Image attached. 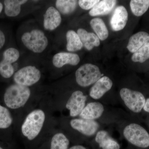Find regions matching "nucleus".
Listing matches in <instances>:
<instances>
[{
	"instance_id": "obj_1",
	"label": "nucleus",
	"mask_w": 149,
	"mask_h": 149,
	"mask_svg": "<svg viewBox=\"0 0 149 149\" xmlns=\"http://www.w3.org/2000/svg\"><path fill=\"white\" fill-rule=\"evenodd\" d=\"M121 130L123 138L130 144L142 148L149 147V133L142 125L126 123Z\"/></svg>"
},
{
	"instance_id": "obj_2",
	"label": "nucleus",
	"mask_w": 149,
	"mask_h": 149,
	"mask_svg": "<svg viewBox=\"0 0 149 149\" xmlns=\"http://www.w3.org/2000/svg\"><path fill=\"white\" fill-rule=\"evenodd\" d=\"M31 91L29 87L18 84L10 85L6 90L4 100L6 105L11 109H17L24 106L30 97Z\"/></svg>"
},
{
	"instance_id": "obj_3",
	"label": "nucleus",
	"mask_w": 149,
	"mask_h": 149,
	"mask_svg": "<svg viewBox=\"0 0 149 149\" xmlns=\"http://www.w3.org/2000/svg\"><path fill=\"white\" fill-rule=\"evenodd\" d=\"M45 118V114L42 110L35 109L31 111L22 125L23 136L30 141L35 139L41 132Z\"/></svg>"
},
{
	"instance_id": "obj_4",
	"label": "nucleus",
	"mask_w": 149,
	"mask_h": 149,
	"mask_svg": "<svg viewBox=\"0 0 149 149\" xmlns=\"http://www.w3.org/2000/svg\"><path fill=\"white\" fill-rule=\"evenodd\" d=\"M119 96L123 104L131 112L138 113L143 110L146 99L141 92L123 88L119 91Z\"/></svg>"
},
{
	"instance_id": "obj_5",
	"label": "nucleus",
	"mask_w": 149,
	"mask_h": 149,
	"mask_svg": "<svg viewBox=\"0 0 149 149\" xmlns=\"http://www.w3.org/2000/svg\"><path fill=\"white\" fill-rule=\"evenodd\" d=\"M75 76L76 83L83 88L94 85L103 77L98 67L91 63L81 65L75 72Z\"/></svg>"
},
{
	"instance_id": "obj_6",
	"label": "nucleus",
	"mask_w": 149,
	"mask_h": 149,
	"mask_svg": "<svg viewBox=\"0 0 149 149\" xmlns=\"http://www.w3.org/2000/svg\"><path fill=\"white\" fill-rule=\"evenodd\" d=\"M22 41L24 46L35 53H40L45 50L48 45L47 38L40 29H35L24 33Z\"/></svg>"
},
{
	"instance_id": "obj_7",
	"label": "nucleus",
	"mask_w": 149,
	"mask_h": 149,
	"mask_svg": "<svg viewBox=\"0 0 149 149\" xmlns=\"http://www.w3.org/2000/svg\"><path fill=\"white\" fill-rule=\"evenodd\" d=\"M41 77V72L36 67L28 65L18 70L14 75L16 84L29 87L37 83Z\"/></svg>"
},
{
	"instance_id": "obj_8",
	"label": "nucleus",
	"mask_w": 149,
	"mask_h": 149,
	"mask_svg": "<svg viewBox=\"0 0 149 149\" xmlns=\"http://www.w3.org/2000/svg\"><path fill=\"white\" fill-rule=\"evenodd\" d=\"M70 125L73 130L88 138L95 137L97 132L102 129L101 123L80 118H72L70 121Z\"/></svg>"
},
{
	"instance_id": "obj_9",
	"label": "nucleus",
	"mask_w": 149,
	"mask_h": 149,
	"mask_svg": "<svg viewBox=\"0 0 149 149\" xmlns=\"http://www.w3.org/2000/svg\"><path fill=\"white\" fill-rule=\"evenodd\" d=\"M107 110L105 105L102 102L97 101L89 102L86 104L79 117L83 119L101 123L104 115L106 113Z\"/></svg>"
},
{
	"instance_id": "obj_10",
	"label": "nucleus",
	"mask_w": 149,
	"mask_h": 149,
	"mask_svg": "<svg viewBox=\"0 0 149 149\" xmlns=\"http://www.w3.org/2000/svg\"><path fill=\"white\" fill-rule=\"evenodd\" d=\"M88 96L82 91H74L66 102L65 107L69 111L70 117L79 116L87 104Z\"/></svg>"
},
{
	"instance_id": "obj_11",
	"label": "nucleus",
	"mask_w": 149,
	"mask_h": 149,
	"mask_svg": "<svg viewBox=\"0 0 149 149\" xmlns=\"http://www.w3.org/2000/svg\"><path fill=\"white\" fill-rule=\"evenodd\" d=\"M113 85L111 79L108 76H103L93 85L89 91V96L94 100H98L111 90Z\"/></svg>"
},
{
	"instance_id": "obj_12",
	"label": "nucleus",
	"mask_w": 149,
	"mask_h": 149,
	"mask_svg": "<svg viewBox=\"0 0 149 149\" xmlns=\"http://www.w3.org/2000/svg\"><path fill=\"white\" fill-rule=\"evenodd\" d=\"M128 17V11L123 6L117 7L111 19L110 25L112 29L117 32L123 29L127 24Z\"/></svg>"
},
{
	"instance_id": "obj_13",
	"label": "nucleus",
	"mask_w": 149,
	"mask_h": 149,
	"mask_svg": "<svg viewBox=\"0 0 149 149\" xmlns=\"http://www.w3.org/2000/svg\"><path fill=\"white\" fill-rule=\"evenodd\" d=\"M94 138L95 142L102 149H120V144L106 130H99Z\"/></svg>"
},
{
	"instance_id": "obj_14",
	"label": "nucleus",
	"mask_w": 149,
	"mask_h": 149,
	"mask_svg": "<svg viewBox=\"0 0 149 149\" xmlns=\"http://www.w3.org/2000/svg\"><path fill=\"white\" fill-rule=\"evenodd\" d=\"M44 26L48 30H54L60 25L62 21L60 13L56 8L50 7L44 15Z\"/></svg>"
},
{
	"instance_id": "obj_15",
	"label": "nucleus",
	"mask_w": 149,
	"mask_h": 149,
	"mask_svg": "<svg viewBox=\"0 0 149 149\" xmlns=\"http://www.w3.org/2000/svg\"><path fill=\"white\" fill-rule=\"evenodd\" d=\"M80 62V57L77 54L65 52L56 54L52 60L54 66L57 68H61L66 64L76 65Z\"/></svg>"
},
{
	"instance_id": "obj_16",
	"label": "nucleus",
	"mask_w": 149,
	"mask_h": 149,
	"mask_svg": "<svg viewBox=\"0 0 149 149\" xmlns=\"http://www.w3.org/2000/svg\"><path fill=\"white\" fill-rule=\"evenodd\" d=\"M77 34L83 46L88 51H91L95 47H99L100 44V39L95 33L88 32L85 29L80 28L77 30Z\"/></svg>"
},
{
	"instance_id": "obj_17",
	"label": "nucleus",
	"mask_w": 149,
	"mask_h": 149,
	"mask_svg": "<svg viewBox=\"0 0 149 149\" xmlns=\"http://www.w3.org/2000/svg\"><path fill=\"white\" fill-rule=\"evenodd\" d=\"M149 42V34L145 32H138L130 37L127 48L130 52L134 53Z\"/></svg>"
},
{
	"instance_id": "obj_18",
	"label": "nucleus",
	"mask_w": 149,
	"mask_h": 149,
	"mask_svg": "<svg viewBox=\"0 0 149 149\" xmlns=\"http://www.w3.org/2000/svg\"><path fill=\"white\" fill-rule=\"evenodd\" d=\"M117 1L114 0L100 1L89 12L91 16L106 15L113 9Z\"/></svg>"
},
{
	"instance_id": "obj_19",
	"label": "nucleus",
	"mask_w": 149,
	"mask_h": 149,
	"mask_svg": "<svg viewBox=\"0 0 149 149\" xmlns=\"http://www.w3.org/2000/svg\"><path fill=\"white\" fill-rule=\"evenodd\" d=\"M67 42L66 49L69 52H74L80 50L83 47L77 33L73 30L68 31L66 34Z\"/></svg>"
},
{
	"instance_id": "obj_20",
	"label": "nucleus",
	"mask_w": 149,
	"mask_h": 149,
	"mask_svg": "<svg viewBox=\"0 0 149 149\" xmlns=\"http://www.w3.org/2000/svg\"><path fill=\"white\" fill-rule=\"evenodd\" d=\"M27 2L26 0L5 1V13L6 15L10 17L17 16L21 11V6Z\"/></svg>"
},
{
	"instance_id": "obj_21",
	"label": "nucleus",
	"mask_w": 149,
	"mask_h": 149,
	"mask_svg": "<svg viewBox=\"0 0 149 149\" xmlns=\"http://www.w3.org/2000/svg\"><path fill=\"white\" fill-rule=\"evenodd\" d=\"M90 24L100 40L104 41L106 40L109 36V31L102 19H93L90 22Z\"/></svg>"
},
{
	"instance_id": "obj_22",
	"label": "nucleus",
	"mask_w": 149,
	"mask_h": 149,
	"mask_svg": "<svg viewBox=\"0 0 149 149\" xmlns=\"http://www.w3.org/2000/svg\"><path fill=\"white\" fill-rule=\"evenodd\" d=\"M77 5V1L74 0H57L56 2L57 10L63 15L72 13L76 9Z\"/></svg>"
},
{
	"instance_id": "obj_23",
	"label": "nucleus",
	"mask_w": 149,
	"mask_h": 149,
	"mask_svg": "<svg viewBox=\"0 0 149 149\" xmlns=\"http://www.w3.org/2000/svg\"><path fill=\"white\" fill-rule=\"evenodd\" d=\"M130 5L132 12L135 16H142L149 8V0H132Z\"/></svg>"
},
{
	"instance_id": "obj_24",
	"label": "nucleus",
	"mask_w": 149,
	"mask_h": 149,
	"mask_svg": "<svg viewBox=\"0 0 149 149\" xmlns=\"http://www.w3.org/2000/svg\"><path fill=\"white\" fill-rule=\"evenodd\" d=\"M70 141L63 133L55 134L52 138L50 149H68Z\"/></svg>"
},
{
	"instance_id": "obj_25",
	"label": "nucleus",
	"mask_w": 149,
	"mask_h": 149,
	"mask_svg": "<svg viewBox=\"0 0 149 149\" xmlns=\"http://www.w3.org/2000/svg\"><path fill=\"white\" fill-rule=\"evenodd\" d=\"M149 59V42L133 53L131 59L134 62L143 63Z\"/></svg>"
},
{
	"instance_id": "obj_26",
	"label": "nucleus",
	"mask_w": 149,
	"mask_h": 149,
	"mask_svg": "<svg viewBox=\"0 0 149 149\" xmlns=\"http://www.w3.org/2000/svg\"><path fill=\"white\" fill-rule=\"evenodd\" d=\"M13 118L9 110L0 104V129L8 128L12 123Z\"/></svg>"
},
{
	"instance_id": "obj_27",
	"label": "nucleus",
	"mask_w": 149,
	"mask_h": 149,
	"mask_svg": "<svg viewBox=\"0 0 149 149\" xmlns=\"http://www.w3.org/2000/svg\"><path fill=\"white\" fill-rule=\"evenodd\" d=\"M14 72L13 66L10 62L3 59L0 62V74L4 78H10Z\"/></svg>"
},
{
	"instance_id": "obj_28",
	"label": "nucleus",
	"mask_w": 149,
	"mask_h": 149,
	"mask_svg": "<svg viewBox=\"0 0 149 149\" xmlns=\"http://www.w3.org/2000/svg\"><path fill=\"white\" fill-rule=\"evenodd\" d=\"M19 53L17 49L10 48L6 50L3 54V59L10 62L12 63L15 62L19 58Z\"/></svg>"
},
{
	"instance_id": "obj_29",
	"label": "nucleus",
	"mask_w": 149,
	"mask_h": 149,
	"mask_svg": "<svg viewBox=\"0 0 149 149\" xmlns=\"http://www.w3.org/2000/svg\"><path fill=\"white\" fill-rule=\"evenodd\" d=\"M100 1L97 0H80L78 4L80 7L85 10L93 8Z\"/></svg>"
},
{
	"instance_id": "obj_30",
	"label": "nucleus",
	"mask_w": 149,
	"mask_h": 149,
	"mask_svg": "<svg viewBox=\"0 0 149 149\" xmlns=\"http://www.w3.org/2000/svg\"><path fill=\"white\" fill-rule=\"evenodd\" d=\"M6 38L4 34L0 30V49L2 47L5 43Z\"/></svg>"
},
{
	"instance_id": "obj_31",
	"label": "nucleus",
	"mask_w": 149,
	"mask_h": 149,
	"mask_svg": "<svg viewBox=\"0 0 149 149\" xmlns=\"http://www.w3.org/2000/svg\"><path fill=\"white\" fill-rule=\"evenodd\" d=\"M143 110L146 112L149 113V97L146 99V103H145Z\"/></svg>"
},
{
	"instance_id": "obj_32",
	"label": "nucleus",
	"mask_w": 149,
	"mask_h": 149,
	"mask_svg": "<svg viewBox=\"0 0 149 149\" xmlns=\"http://www.w3.org/2000/svg\"><path fill=\"white\" fill-rule=\"evenodd\" d=\"M68 149H87V148L82 145H75V146L70 147V148Z\"/></svg>"
},
{
	"instance_id": "obj_33",
	"label": "nucleus",
	"mask_w": 149,
	"mask_h": 149,
	"mask_svg": "<svg viewBox=\"0 0 149 149\" xmlns=\"http://www.w3.org/2000/svg\"><path fill=\"white\" fill-rule=\"evenodd\" d=\"M3 8V6L2 4L1 3V2H0V13L2 11Z\"/></svg>"
},
{
	"instance_id": "obj_34",
	"label": "nucleus",
	"mask_w": 149,
	"mask_h": 149,
	"mask_svg": "<svg viewBox=\"0 0 149 149\" xmlns=\"http://www.w3.org/2000/svg\"><path fill=\"white\" fill-rule=\"evenodd\" d=\"M0 149H3L2 148H1V147L0 146Z\"/></svg>"
}]
</instances>
